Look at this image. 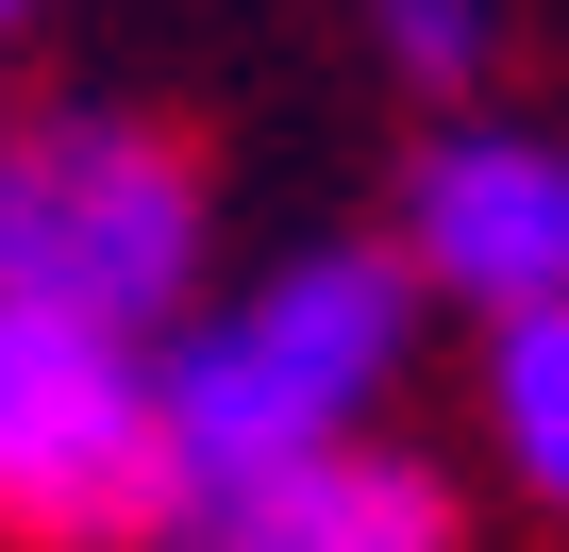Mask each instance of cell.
Wrapping results in <instances>:
<instances>
[{
    "instance_id": "277c9868",
    "label": "cell",
    "mask_w": 569,
    "mask_h": 552,
    "mask_svg": "<svg viewBox=\"0 0 569 552\" xmlns=\"http://www.w3.org/2000/svg\"><path fill=\"white\" fill-rule=\"evenodd\" d=\"M402 268H419V302H469V319L569 302V134L436 118L402 168Z\"/></svg>"
},
{
    "instance_id": "7a4b0ae2",
    "label": "cell",
    "mask_w": 569,
    "mask_h": 552,
    "mask_svg": "<svg viewBox=\"0 0 569 552\" xmlns=\"http://www.w3.org/2000/svg\"><path fill=\"white\" fill-rule=\"evenodd\" d=\"M184 519L151 335H101L34 285H0V535L18 552H151Z\"/></svg>"
},
{
    "instance_id": "52a82bcc",
    "label": "cell",
    "mask_w": 569,
    "mask_h": 552,
    "mask_svg": "<svg viewBox=\"0 0 569 552\" xmlns=\"http://www.w3.org/2000/svg\"><path fill=\"white\" fill-rule=\"evenodd\" d=\"M352 18H369V51H386L402 84H436V101H469L486 51H502V0H352Z\"/></svg>"
},
{
    "instance_id": "3957f363",
    "label": "cell",
    "mask_w": 569,
    "mask_h": 552,
    "mask_svg": "<svg viewBox=\"0 0 569 552\" xmlns=\"http://www.w3.org/2000/svg\"><path fill=\"white\" fill-rule=\"evenodd\" d=\"M0 285H34L101 335H168L201 302V151L134 101L34 118L18 184H0Z\"/></svg>"
},
{
    "instance_id": "ba28073f",
    "label": "cell",
    "mask_w": 569,
    "mask_h": 552,
    "mask_svg": "<svg viewBox=\"0 0 569 552\" xmlns=\"http://www.w3.org/2000/svg\"><path fill=\"white\" fill-rule=\"evenodd\" d=\"M151 552H234V535H218V519H168V535H151Z\"/></svg>"
},
{
    "instance_id": "5b68a950",
    "label": "cell",
    "mask_w": 569,
    "mask_h": 552,
    "mask_svg": "<svg viewBox=\"0 0 569 552\" xmlns=\"http://www.w3.org/2000/svg\"><path fill=\"white\" fill-rule=\"evenodd\" d=\"M218 535L234 552H452V485L419 452H386V435H336V452H302L284 485L218 502Z\"/></svg>"
},
{
    "instance_id": "9c48e42d",
    "label": "cell",
    "mask_w": 569,
    "mask_h": 552,
    "mask_svg": "<svg viewBox=\"0 0 569 552\" xmlns=\"http://www.w3.org/2000/svg\"><path fill=\"white\" fill-rule=\"evenodd\" d=\"M18 18H34V0H0V34H18Z\"/></svg>"
},
{
    "instance_id": "6da1fadb",
    "label": "cell",
    "mask_w": 569,
    "mask_h": 552,
    "mask_svg": "<svg viewBox=\"0 0 569 552\" xmlns=\"http://www.w3.org/2000/svg\"><path fill=\"white\" fill-rule=\"evenodd\" d=\"M402 352H419V268L369 251V234L284 251L268 285H234L218 319H168L151 402H168V485H184V519L284 485V469L336 452V435H369V402L402 385Z\"/></svg>"
},
{
    "instance_id": "30bf717a",
    "label": "cell",
    "mask_w": 569,
    "mask_h": 552,
    "mask_svg": "<svg viewBox=\"0 0 569 552\" xmlns=\"http://www.w3.org/2000/svg\"><path fill=\"white\" fill-rule=\"evenodd\" d=\"M0 184H18V134H0Z\"/></svg>"
},
{
    "instance_id": "8992f818",
    "label": "cell",
    "mask_w": 569,
    "mask_h": 552,
    "mask_svg": "<svg viewBox=\"0 0 569 552\" xmlns=\"http://www.w3.org/2000/svg\"><path fill=\"white\" fill-rule=\"evenodd\" d=\"M486 452H502V485H519V502H552V519H569V302L486 319Z\"/></svg>"
}]
</instances>
